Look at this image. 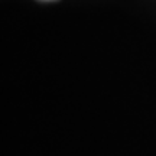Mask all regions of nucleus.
Masks as SVG:
<instances>
[{"instance_id":"nucleus-1","label":"nucleus","mask_w":156,"mask_h":156,"mask_svg":"<svg viewBox=\"0 0 156 156\" xmlns=\"http://www.w3.org/2000/svg\"><path fill=\"white\" fill-rule=\"evenodd\" d=\"M42 2H52V0H42Z\"/></svg>"}]
</instances>
